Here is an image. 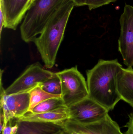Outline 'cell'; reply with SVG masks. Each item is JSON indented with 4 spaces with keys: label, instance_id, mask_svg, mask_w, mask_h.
Segmentation results:
<instances>
[{
    "label": "cell",
    "instance_id": "6da1fadb",
    "mask_svg": "<svg viewBox=\"0 0 133 134\" xmlns=\"http://www.w3.org/2000/svg\"><path fill=\"white\" fill-rule=\"evenodd\" d=\"M122 68L118 60L101 59L87 71L89 97L106 108L113 110L121 100L117 90L116 79Z\"/></svg>",
    "mask_w": 133,
    "mask_h": 134
},
{
    "label": "cell",
    "instance_id": "7a4b0ae2",
    "mask_svg": "<svg viewBox=\"0 0 133 134\" xmlns=\"http://www.w3.org/2000/svg\"><path fill=\"white\" fill-rule=\"evenodd\" d=\"M75 6L73 1L62 6L53 15L34 41L47 68H53L70 14Z\"/></svg>",
    "mask_w": 133,
    "mask_h": 134
},
{
    "label": "cell",
    "instance_id": "3957f363",
    "mask_svg": "<svg viewBox=\"0 0 133 134\" xmlns=\"http://www.w3.org/2000/svg\"><path fill=\"white\" fill-rule=\"evenodd\" d=\"M72 1L73 0H35L20 26L22 39L26 42H33L55 12Z\"/></svg>",
    "mask_w": 133,
    "mask_h": 134
},
{
    "label": "cell",
    "instance_id": "277c9868",
    "mask_svg": "<svg viewBox=\"0 0 133 134\" xmlns=\"http://www.w3.org/2000/svg\"><path fill=\"white\" fill-rule=\"evenodd\" d=\"M61 80V98L64 104L69 108L89 97L87 82L77 66L56 72Z\"/></svg>",
    "mask_w": 133,
    "mask_h": 134
},
{
    "label": "cell",
    "instance_id": "5b68a950",
    "mask_svg": "<svg viewBox=\"0 0 133 134\" xmlns=\"http://www.w3.org/2000/svg\"><path fill=\"white\" fill-rule=\"evenodd\" d=\"M56 73L43 68L39 63L29 66L5 90L7 95L28 92L39 83L53 78Z\"/></svg>",
    "mask_w": 133,
    "mask_h": 134
},
{
    "label": "cell",
    "instance_id": "8992f818",
    "mask_svg": "<svg viewBox=\"0 0 133 134\" xmlns=\"http://www.w3.org/2000/svg\"><path fill=\"white\" fill-rule=\"evenodd\" d=\"M120 35L118 50L123 63L128 68L133 66V6L125 4L119 19Z\"/></svg>",
    "mask_w": 133,
    "mask_h": 134
},
{
    "label": "cell",
    "instance_id": "52a82bcc",
    "mask_svg": "<svg viewBox=\"0 0 133 134\" xmlns=\"http://www.w3.org/2000/svg\"><path fill=\"white\" fill-rule=\"evenodd\" d=\"M1 82V109L5 116V125L14 119H17L29 111L30 94L29 92L7 95Z\"/></svg>",
    "mask_w": 133,
    "mask_h": 134
},
{
    "label": "cell",
    "instance_id": "ba28073f",
    "mask_svg": "<svg viewBox=\"0 0 133 134\" xmlns=\"http://www.w3.org/2000/svg\"><path fill=\"white\" fill-rule=\"evenodd\" d=\"M68 108L69 119L83 124H88L100 120L109 112L89 97Z\"/></svg>",
    "mask_w": 133,
    "mask_h": 134
},
{
    "label": "cell",
    "instance_id": "9c48e42d",
    "mask_svg": "<svg viewBox=\"0 0 133 134\" xmlns=\"http://www.w3.org/2000/svg\"><path fill=\"white\" fill-rule=\"evenodd\" d=\"M63 127L69 132L74 131L80 134H124L109 114L100 120L88 124L79 123L68 119L65 122Z\"/></svg>",
    "mask_w": 133,
    "mask_h": 134
},
{
    "label": "cell",
    "instance_id": "30bf717a",
    "mask_svg": "<svg viewBox=\"0 0 133 134\" xmlns=\"http://www.w3.org/2000/svg\"><path fill=\"white\" fill-rule=\"evenodd\" d=\"M35 0H0L5 19L4 27L15 30Z\"/></svg>",
    "mask_w": 133,
    "mask_h": 134
},
{
    "label": "cell",
    "instance_id": "8fae6325",
    "mask_svg": "<svg viewBox=\"0 0 133 134\" xmlns=\"http://www.w3.org/2000/svg\"><path fill=\"white\" fill-rule=\"evenodd\" d=\"M69 118V108L65 107L43 113H33L29 112L16 120L17 121H30L54 124L63 126L65 122Z\"/></svg>",
    "mask_w": 133,
    "mask_h": 134
},
{
    "label": "cell",
    "instance_id": "7c38bea8",
    "mask_svg": "<svg viewBox=\"0 0 133 134\" xmlns=\"http://www.w3.org/2000/svg\"><path fill=\"white\" fill-rule=\"evenodd\" d=\"M117 90L121 100L133 107V69L122 68L116 79Z\"/></svg>",
    "mask_w": 133,
    "mask_h": 134
},
{
    "label": "cell",
    "instance_id": "4fadbf2b",
    "mask_svg": "<svg viewBox=\"0 0 133 134\" xmlns=\"http://www.w3.org/2000/svg\"><path fill=\"white\" fill-rule=\"evenodd\" d=\"M18 129L16 134H55L64 127L54 124L30 121H17Z\"/></svg>",
    "mask_w": 133,
    "mask_h": 134
},
{
    "label": "cell",
    "instance_id": "5bb4252c",
    "mask_svg": "<svg viewBox=\"0 0 133 134\" xmlns=\"http://www.w3.org/2000/svg\"><path fill=\"white\" fill-rule=\"evenodd\" d=\"M30 94V106L29 112H30L34 108L41 102L52 98H61V96L48 93L37 86L29 91Z\"/></svg>",
    "mask_w": 133,
    "mask_h": 134
},
{
    "label": "cell",
    "instance_id": "9a60e30c",
    "mask_svg": "<svg viewBox=\"0 0 133 134\" xmlns=\"http://www.w3.org/2000/svg\"><path fill=\"white\" fill-rule=\"evenodd\" d=\"M65 107L66 106L64 104L61 98H52L41 102L35 106L30 112L33 113H43Z\"/></svg>",
    "mask_w": 133,
    "mask_h": 134
},
{
    "label": "cell",
    "instance_id": "2e32d148",
    "mask_svg": "<svg viewBox=\"0 0 133 134\" xmlns=\"http://www.w3.org/2000/svg\"><path fill=\"white\" fill-rule=\"evenodd\" d=\"M38 86L43 90L48 93L61 96V80L57 74L54 77L39 83Z\"/></svg>",
    "mask_w": 133,
    "mask_h": 134
},
{
    "label": "cell",
    "instance_id": "e0dca14e",
    "mask_svg": "<svg viewBox=\"0 0 133 134\" xmlns=\"http://www.w3.org/2000/svg\"><path fill=\"white\" fill-rule=\"evenodd\" d=\"M86 5L90 10L97 8L112 2H115L117 0H86Z\"/></svg>",
    "mask_w": 133,
    "mask_h": 134
},
{
    "label": "cell",
    "instance_id": "ac0fdd59",
    "mask_svg": "<svg viewBox=\"0 0 133 134\" xmlns=\"http://www.w3.org/2000/svg\"><path fill=\"white\" fill-rule=\"evenodd\" d=\"M125 127H127L128 130L125 134H133V112L129 116V122L127 123Z\"/></svg>",
    "mask_w": 133,
    "mask_h": 134
},
{
    "label": "cell",
    "instance_id": "d6986e66",
    "mask_svg": "<svg viewBox=\"0 0 133 134\" xmlns=\"http://www.w3.org/2000/svg\"><path fill=\"white\" fill-rule=\"evenodd\" d=\"M12 120L9 121L7 125L3 128L1 134H11Z\"/></svg>",
    "mask_w": 133,
    "mask_h": 134
},
{
    "label": "cell",
    "instance_id": "ffe728a7",
    "mask_svg": "<svg viewBox=\"0 0 133 134\" xmlns=\"http://www.w3.org/2000/svg\"><path fill=\"white\" fill-rule=\"evenodd\" d=\"M5 23V19L4 14L2 12L1 8H0V34L1 36L2 29L4 27Z\"/></svg>",
    "mask_w": 133,
    "mask_h": 134
},
{
    "label": "cell",
    "instance_id": "44dd1931",
    "mask_svg": "<svg viewBox=\"0 0 133 134\" xmlns=\"http://www.w3.org/2000/svg\"><path fill=\"white\" fill-rule=\"evenodd\" d=\"M5 127V116L2 109H1V117H0V130L1 133L3 128Z\"/></svg>",
    "mask_w": 133,
    "mask_h": 134
},
{
    "label": "cell",
    "instance_id": "7402d4cb",
    "mask_svg": "<svg viewBox=\"0 0 133 134\" xmlns=\"http://www.w3.org/2000/svg\"><path fill=\"white\" fill-rule=\"evenodd\" d=\"M75 6H82L86 5V0H73Z\"/></svg>",
    "mask_w": 133,
    "mask_h": 134
},
{
    "label": "cell",
    "instance_id": "603a6c76",
    "mask_svg": "<svg viewBox=\"0 0 133 134\" xmlns=\"http://www.w3.org/2000/svg\"><path fill=\"white\" fill-rule=\"evenodd\" d=\"M16 123L15 125L12 126L11 128V134H16L18 131V123L16 121Z\"/></svg>",
    "mask_w": 133,
    "mask_h": 134
},
{
    "label": "cell",
    "instance_id": "cb8c5ba5",
    "mask_svg": "<svg viewBox=\"0 0 133 134\" xmlns=\"http://www.w3.org/2000/svg\"><path fill=\"white\" fill-rule=\"evenodd\" d=\"M55 134H70V133L64 128V129H62L60 131Z\"/></svg>",
    "mask_w": 133,
    "mask_h": 134
},
{
    "label": "cell",
    "instance_id": "d4e9b609",
    "mask_svg": "<svg viewBox=\"0 0 133 134\" xmlns=\"http://www.w3.org/2000/svg\"><path fill=\"white\" fill-rule=\"evenodd\" d=\"M70 134H80L79 133H77V132H74V131H72V132H69Z\"/></svg>",
    "mask_w": 133,
    "mask_h": 134
}]
</instances>
